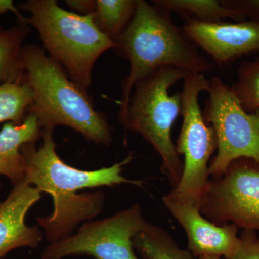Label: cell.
Here are the masks:
<instances>
[{
  "label": "cell",
  "instance_id": "6da1fadb",
  "mask_svg": "<svg viewBox=\"0 0 259 259\" xmlns=\"http://www.w3.org/2000/svg\"><path fill=\"white\" fill-rule=\"evenodd\" d=\"M53 132L54 130L42 131L40 148L27 144L20 149L26 163L24 181L53 198L51 214L37 218L49 243L71 236L80 223L91 221L102 212L105 200L103 192L79 194L78 191L122 184L142 187L144 184V181L130 180L122 175L123 167L134 158L133 153L111 166L93 171L69 166L56 153Z\"/></svg>",
  "mask_w": 259,
  "mask_h": 259
},
{
  "label": "cell",
  "instance_id": "7a4b0ae2",
  "mask_svg": "<svg viewBox=\"0 0 259 259\" xmlns=\"http://www.w3.org/2000/svg\"><path fill=\"white\" fill-rule=\"evenodd\" d=\"M170 14L144 0H137L134 18L114 49L131 66L122 84V103L128 101L135 83L158 68L171 66L196 74L214 69L183 29L173 23Z\"/></svg>",
  "mask_w": 259,
  "mask_h": 259
},
{
  "label": "cell",
  "instance_id": "3957f363",
  "mask_svg": "<svg viewBox=\"0 0 259 259\" xmlns=\"http://www.w3.org/2000/svg\"><path fill=\"white\" fill-rule=\"evenodd\" d=\"M22 58L25 81L33 92L28 114L36 116L42 131L66 126L89 141L111 144L112 131L106 117L95 110L86 90L68 78L57 61L35 44L24 45Z\"/></svg>",
  "mask_w": 259,
  "mask_h": 259
},
{
  "label": "cell",
  "instance_id": "277c9868",
  "mask_svg": "<svg viewBox=\"0 0 259 259\" xmlns=\"http://www.w3.org/2000/svg\"><path fill=\"white\" fill-rule=\"evenodd\" d=\"M191 73L163 66L135 83L128 101L119 102L120 122L127 131L141 135L161 158V171L173 188L183 174V162L171 139V128L182 115V93L168 90Z\"/></svg>",
  "mask_w": 259,
  "mask_h": 259
},
{
  "label": "cell",
  "instance_id": "5b68a950",
  "mask_svg": "<svg viewBox=\"0 0 259 259\" xmlns=\"http://www.w3.org/2000/svg\"><path fill=\"white\" fill-rule=\"evenodd\" d=\"M18 10L30 15L28 24L36 29L51 57L87 91L98 58L116 48L95 25L93 13L76 14L61 8L56 0H28L19 5Z\"/></svg>",
  "mask_w": 259,
  "mask_h": 259
},
{
  "label": "cell",
  "instance_id": "8992f818",
  "mask_svg": "<svg viewBox=\"0 0 259 259\" xmlns=\"http://www.w3.org/2000/svg\"><path fill=\"white\" fill-rule=\"evenodd\" d=\"M183 81V122L176 149L179 155L184 156L185 162L182 178L170 193L200 207L209 182V161L218 148L214 130L204 120L199 104V95L208 91L209 80L204 74H190Z\"/></svg>",
  "mask_w": 259,
  "mask_h": 259
},
{
  "label": "cell",
  "instance_id": "52a82bcc",
  "mask_svg": "<svg viewBox=\"0 0 259 259\" xmlns=\"http://www.w3.org/2000/svg\"><path fill=\"white\" fill-rule=\"evenodd\" d=\"M204 120L214 130L218 153L210 162L209 176L219 178L232 162L251 158L259 163V112L245 111L231 87L218 76L209 80Z\"/></svg>",
  "mask_w": 259,
  "mask_h": 259
},
{
  "label": "cell",
  "instance_id": "ba28073f",
  "mask_svg": "<svg viewBox=\"0 0 259 259\" xmlns=\"http://www.w3.org/2000/svg\"><path fill=\"white\" fill-rule=\"evenodd\" d=\"M147 223L136 204L111 217L83 223L75 234L49 243L40 258L87 255L95 259H141L135 253L133 239Z\"/></svg>",
  "mask_w": 259,
  "mask_h": 259
},
{
  "label": "cell",
  "instance_id": "9c48e42d",
  "mask_svg": "<svg viewBox=\"0 0 259 259\" xmlns=\"http://www.w3.org/2000/svg\"><path fill=\"white\" fill-rule=\"evenodd\" d=\"M202 215L218 226L234 224L259 232V163L235 160L224 175L209 180L201 201Z\"/></svg>",
  "mask_w": 259,
  "mask_h": 259
},
{
  "label": "cell",
  "instance_id": "30bf717a",
  "mask_svg": "<svg viewBox=\"0 0 259 259\" xmlns=\"http://www.w3.org/2000/svg\"><path fill=\"white\" fill-rule=\"evenodd\" d=\"M165 207L187 233L188 248L195 258L201 256H234L241 245L234 224L218 226L201 214L199 204L168 193L162 198Z\"/></svg>",
  "mask_w": 259,
  "mask_h": 259
},
{
  "label": "cell",
  "instance_id": "8fae6325",
  "mask_svg": "<svg viewBox=\"0 0 259 259\" xmlns=\"http://www.w3.org/2000/svg\"><path fill=\"white\" fill-rule=\"evenodd\" d=\"M182 28L218 64L259 52V25L249 20L226 23L187 20Z\"/></svg>",
  "mask_w": 259,
  "mask_h": 259
},
{
  "label": "cell",
  "instance_id": "7c38bea8",
  "mask_svg": "<svg viewBox=\"0 0 259 259\" xmlns=\"http://www.w3.org/2000/svg\"><path fill=\"white\" fill-rule=\"evenodd\" d=\"M41 198L40 191L23 181L0 202V259L16 248H36L41 243L40 228L25 223L29 210Z\"/></svg>",
  "mask_w": 259,
  "mask_h": 259
},
{
  "label": "cell",
  "instance_id": "4fadbf2b",
  "mask_svg": "<svg viewBox=\"0 0 259 259\" xmlns=\"http://www.w3.org/2000/svg\"><path fill=\"white\" fill-rule=\"evenodd\" d=\"M36 116L28 113L20 125L7 122L0 129V175L12 185L23 182L26 163L22 154L23 145L35 144L42 136Z\"/></svg>",
  "mask_w": 259,
  "mask_h": 259
},
{
  "label": "cell",
  "instance_id": "5bb4252c",
  "mask_svg": "<svg viewBox=\"0 0 259 259\" xmlns=\"http://www.w3.org/2000/svg\"><path fill=\"white\" fill-rule=\"evenodd\" d=\"M30 32L29 25L18 23L7 29L0 26V83L25 82L22 51Z\"/></svg>",
  "mask_w": 259,
  "mask_h": 259
},
{
  "label": "cell",
  "instance_id": "9a60e30c",
  "mask_svg": "<svg viewBox=\"0 0 259 259\" xmlns=\"http://www.w3.org/2000/svg\"><path fill=\"white\" fill-rule=\"evenodd\" d=\"M133 245L142 259H195L190 251L182 249L169 233L151 223L134 236Z\"/></svg>",
  "mask_w": 259,
  "mask_h": 259
},
{
  "label": "cell",
  "instance_id": "2e32d148",
  "mask_svg": "<svg viewBox=\"0 0 259 259\" xmlns=\"http://www.w3.org/2000/svg\"><path fill=\"white\" fill-rule=\"evenodd\" d=\"M152 4L168 12L203 23H221L223 19L230 18L243 22L240 15L231 8H227L218 0H154Z\"/></svg>",
  "mask_w": 259,
  "mask_h": 259
},
{
  "label": "cell",
  "instance_id": "e0dca14e",
  "mask_svg": "<svg viewBox=\"0 0 259 259\" xmlns=\"http://www.w3.org/2000/svg\"><path fill=\"white\" fill-rule=\"evenodd\" d=\"M94 22L100 31L117 41L132 21L137 0H95Z\"/></svg>",
  "mask_w": 259,
  "mask_h": 259
},
{
  "label": "cell",
  "instance_id": "ac0fdd59",
  "mask_svg": "<svg viewBox=\"0 0 259 259\" xmlns=\"http://www.w3.org/2000/svg\"><path fill=\"white\" fill-rule=\"evenodd\" d=\"M32 102L33 92L26 81L0 83V125L7 122L21 124Z\"/></svg>",
  "mask_w": 259,
  "mask_h": 259
},
{
  "label": "cell",
  "instance_id": "d6986e66",
  "mask_svg": "<svg viewBox=\"0 0 259 259\" xmlns=\"http://www.w3.org/2000/svg\"><path fill=\"white\" fill-rule=\"evenodd\" d=\"M231 89L245 111L259 112V56L240 64Z\"/></svg>",
  "mask_w": 259,
  "mask_h": 259
},
{
  "label": "cell",
  "instance_id": "ffe728a7",
  "mask_svg": "<svg viewBox=\"0 0 259 259\" xmlns=\"http://www.w3.org/2000/svg\"><path fill=\"white\" fill-rule=\"evenodd\" d=\"M221 3L237 12L242 21L249 20L259 25V0H221Z\"/></svg>",
  "mask_w": 259,
  "mask_h": 259
},
{
  "label": "cell",
  "instance_id": "44dd1931",
  "mask_svg": "<svg viewBox=\"0 0 259 259\" xmlns=\"http://www.w3.org/2000/svg\"><path fill=\"white\" fill-rule=\"evenodd\" d=\"M239 250L231 259H259V236L257 232L243 230Z\"/></svg>",
  "mask_w": 259,
  "mask_h": 259
},
{
  "label": "cell",
  "instance_id": "7402d4cb",
  "mask_svg": "<svg viewBox=\"0 0 259 259\" xmlns=\"http://www.w3.org/2000/svg\"><path fill=\"white\" fill-rule=\"evenodd\" d=\"M66 3L71 12L80 15L93 14L96 9V1L94 0H66Z\"/></svg>",
  "mask_w": 259,
  "mask_h": 259
},
{
  "label": "cell",
  "instance_id": "603a6c76",
  "mask_svg": "<svg viewBox=\"0 0 259 259\" xmlns=\"http://www.w3.org/2000/svg\"><path fill=\"white\" fill-rule=\"evenodd\" d=\"M8 12H12L18 18V23L28 25L27 18L20 13L18 8L15 7L13 0H0V14H5Z\"/></svg>",
  "mask_w": 259,
  "mask_h": 259
},
{
  "label": "cell",
  "instance_id": "cb8c5ba5",
  "mask_svg": "<svg viewBox=\"0 0 259 259\" xmlns=\"http://www.w3.org/2000/svg\"><path fill=\"white\" fill-rule=\"evenodd\" d=\"M197 259H221L220 257L209 256V255H205V256H201Z\"/></svg>",
  "mask_w": 259,
  "mask_h": 259
},
{
  "label": "cell",
  "instance_id": "d4e9b609",
  "mask_svg": "<svg viewBox=\"0 0 259 259\" xmlns=\"http://www.w3.org/2000/svg\"><path fill=\"white\" fill-rule=\"evenodd\" d=\"M2 187V183H1V180H0V189H1Z\"/></svg>",
  "mask_w": 259,
  "mask_h": 259
}]
</instances>
